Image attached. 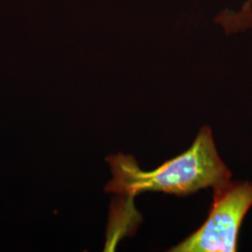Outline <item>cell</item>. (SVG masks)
<instances>
[{
	"instance_id": "obj_2",
	"label": "cell",
	"mask_w": 252,
	"mask_h": 252,
	"mask_svg": "<svg viewBox=\"0 0 252 252\" xmlns=\"http://www.w3.org/2000/svg\"><path fill=\"white\" fill-rule=\"evenodd\" d=\"M252 207V182L229 180L217 186L206 221L170 252H236L240 227Z\"/></svg>"
},
{
	"instance_id": "obj_1",
	"label": "cell",
	"mask_w": 252,
	"mask_h": 252,
	"mask_svg": "<svg viewBox=\"0 0 252 252\" xmlns=\"http://www.w3.org/2000/svg\"><path fill=\"white\" fill-rule=\"evenodd\" d=\"M113 180L106 189L127 196L162 191L186 196L199 189L215 188L231 180L232 173L217 152L211 129L203 127L189 150L153 171H143L133 156L108 158Z\"/></svg>"
}]
</instances>
